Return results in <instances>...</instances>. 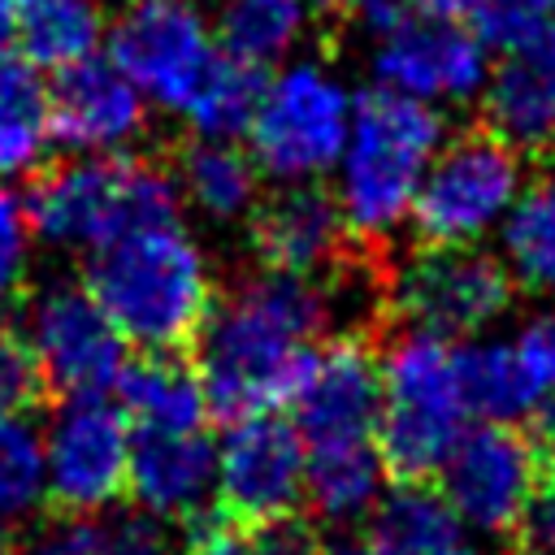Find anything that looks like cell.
I'll use <instances>...</instances> for the list:
<instances>
[{
    "instance_id": "1",
    "label": "cell",
    "mask_w": 555,
    "mask_h": 555,
    "mask_svg": "<svg viewBox=\"0 0 555 555\" xmlns=\"http://www.w3.org/2000/svg\"><path fill=\"white\" fill-rule=\"evenodd\" d=\"M334 325L330 278L260 269L212 299L195 338V373L208 412L238 421L291 408L317 369V334Z\"/></svg>"
},
{
    "instance_id": "2",
    "label": "cell",
    "mask_w": 555,
    "mask_h": 555,
    "mask_svg": "<svg viewBox=\"0 0 555 555\" xmlns=\"http://www.w3.org/2000/svg\"><path fill=\"white\" fill-rule=\"evenodd\" d=\"M100 308L126 343L143 351L195 347L212 312V278L191 234L173 225H143L91 251L87 278Z\"/></svg>"
},
{
    "instance_id": "3",
    "label": "cell",
    "mask_w": 555,
    "mask_h": 555,
    "mask_svg": "<svg viewBox=\"0 0 555 555\" xmlns=\"http://www.w3.org/2000/svg\"><path fill=\"white\" fill-rule=\"evenodd\" d=\"M22 208L43 243L95 251L143 225H173L182 182L160 156L52 160L30 173Z\"/></svg>"
},
{
    "instance_id": "4",
    "label": "cell",
    "mask_w": 555,
    "mask_h": 555,
    "mask_svg": "<svg viewBox=\"0 0 555 555\" xmlns=\"http://www.w3.org/2000/svg\"><path fill=\"white\" fill-rule=\"evenodd\" d=\"M447 121L434 104L390 87H369L351 104V134L338 160V204L356 238L382 243L416 199L438 156Z\"/></svg>"
},
{
    "instance_id": "5",
    "label": "cell",
    "mask_w": 555,
    "mask_h": 555,
    "mask_svg": "<svg viewBox=\"0 0 555 555\" xmlns=\"http://www.w3.org/2000/svg\"><path fill=\"white\" fill-rule=\"evenodd\" d=\"M516 195L520 152L477 126L438 147L416 186L408 221L421 247H468L507 217Z\"/></svg>"
},
{
    "instance_id": "6",
    "label": "cell",
    "mask_w": 555,
    "mask_h": 555,
    "mask_svg": "<svg viewBox=\"0 0 555 555\" xmlns=\"http://www.w3.org/2000/svg\"><path fill=\"white\" fill-rule=\"evenodd\" d=\"M351 95L317 61H299L269 78L264 100L247 126L260 173L278 182H312L343 160L351 134Z\"/></svg>"
},
{
    "instance_id": "7",
    "label": "cell",
    "mask_w": 555,
    "mask_h": 555,
    "mask_svg": "<svg viewBox=\"0 0 555 555\" xmlns=\"http://www.w3.org/2000/svg\"><path fill=\"white\" fill-rule=\"evenodd\" d=\"M512 273L499 256L468 247H416L408 264L390 273V308L416 330L442 338H468L494 325L512 308Z\"/></svg>"
},
{
    "instance_id": "8",
    "label": "cell",
    "mask_w": 555,
    "mask_h": 555,
    "mask_svg": "<svg viewBox=\"0 0 555 555\" xmlns=\"http://www.w3.org/2000/svg\"><path fill=\"white\" fill-rule=\"evenodd\" d=\"M130 416L104 395H69L48 425V507L56 516H95L126 499Z\"/></svg>"
},
{
    "instance_id": "9",
    "label": "cell",
    "mask_w": 555,
    "mask_h": 555,
    "mask_svg": "<svg viewBox=\"0 0 555 555\" xmlns=\"http://www.w3.org/2000/svg\"><path fill=\"white\" fill-rule=\"evenodd\" d=\"M546 460L529 429L507 421H477L460 434L442 477V494L477 533L512 538L529 499L546 477Z\"/></svg>"
},
{
    "instance_id": "10",
    "label": "cell",
    "mask_w": 555,
    "mask_h": 555,
    "mask_svg": "<svg viewBox=\"0 0 555 555\" xmlns=\"http://www.w3.org/2000/svg\"><path fill=\"white\" fill-rule=\"evenodd\" d=\"M217 48L195 0H117L113 61L165 108H186Z\"/></svg>"
},
{
    "instance_id": "11",
    "label": "cell",
    "mask_w": 555,
    "mask_h": 555,
    "mask_svg": "<svg viewBox=\"0 0 555 555\" xmlns=\"http://www.w3.org/2000/svg\"><path fill=\"white\" fill-rule=\"evenodd\" d=\"M30 347L52 395H104L126 369V338L87 282H52L26 312Z\"/></svg>"
},
{
    "instance_id": "12",
    "label": "cell",
    "mask_w": 555,
    "mask_h": 555,
    "mask_svg": "<svg viewBox=\"0 0 555 555\" xmlns=\"http://www.w3.org/2000/svg\"><path fill=\"white\" fill-rule=\"evenodd\" d=\"M373 74L382 87L403 91L412 100L460 104V100H473L490 78L486 39L464 22L412 13L377 35Z\"/></svg>"
},
{
    "instance_id": "13",
    "label": "cell",
    "mask_w": 555,
    "mask_h": 555,
    "mask_svg": "<svg viewBox=\"0 0 555 555\" xmlns=\"http://www.w3.org/2000/svg\"><path fill=\"white\" fill-rule=\"evenodd\" d=\"M308 442L295 421L278 412H251L230 421L217 447V503L234 516L264 520L304 503Z\"/></svg>"
},
{
    "instance_id": "14",
    "label": "cell",
    "mask_w": 555,
    "mask_h": 555,
    "mask_svg": "<svg viewBox=\"0 0 555 555\" xmlns=\"http://www.w3.org/2000/svg\"><path fill=\"white\" fill-rule=\"evenodd\" d=\"M382 356L364 334H334L317 351V369L291 403L308 447L373 442L382 421Z\"/></svg>"
},
{
    "instance_id": "15",
    "label": "cell",
    "mask_w": 555,
    "mask_h": 555,
    "mask_svg": "<svg viewBox=\"0 0 555 555\" xmlns=\"http://www.w3.org/2000/svg\"><path fill=\"white\" fill-rule=\"evenodd\" d=\"M360 247H369V243L351 234L338 195H330L312 182H291L286 191H278L251 208V251H256L260 269L330 278Z\"/></svg>"
},
{
    "instance_id": "16",
    "label": "cell",
    "mask_w": 555,
    "mask_h": 555,
    "mask_svg": "<svg viewBox=\"0 0 555 555\" xmlns=\"http://www.w3.org/2000/svg\"><path fill=\"white\" fill-rule=\"evenodd\" d=\"M481 126L533 160H555V26L507 48L481 87Z\"/></svg>"
},
{
    "instance_id": "17",
    "label": "cell",
    "mask_w": 555,
    "mask_h": 555,
    "mask_svg": "<svg viewBox=\"0 0 555 555\" xmlns=\"http://www.w3.org/2000/svg\"><path fill=\"white\" fill-rule=\"evenodd\" d=\"M48 113L52 134L65 147H121L143 130V95L126 78L117 61L82 56L74 65L56 69V82L48 87Z\"/></svg>"
},
{
    "instance_id": "18",
    "label": "cell",
    "mask_w": 555,
    "mask_h": 555,
    "mask_svg": "<svg viewBox=\"0 0 555 555\" xmlns=\"http://www.w3.org/2000/svg\"><path fill=\"white\" fill-rule=\"evenodd\" d=\"M217 490V447L204 429H134L126 499L152 516H199Z\"/></svg>"
},
{
    "instance_id": "19",
    "label": "cell",
    "mask_w": 555,
    "mask_h": 555,
    "mask_svg": "<svg viewBox=\"0 0 555 555\" xmlns=\"http://www.w3.org/2000/svg\"><path fill=\"white\" fill-rule=\"evenodd\" d=\"M455 369H460L464 412L477 421L520 425L546 399L516 338L512 343H455Z\"/></svg>"
},
{
    "instance_id": "20",
    "label": "cell",
    "mask_w": 555,
    "mask_h": 555,
    "mask_svg": "<svg viewBox=\"0 0 555 555\" xmlns=\"http://www.w3.org/2000/svg\"><path fill=\"white\" fill-rule=\"evenodd\" d=\"M117 403L134 429H204L212 416L195 364H186L178 351H147L143 360H126L117 377Z\"/></svg>"
},
{
    "instance_id": "21",
    "label": "cell",
    "mask_w": 555,
    "mask_h": 555,
    "mask_svg": "<svg viewBox=\"0 0 555 555\" xmlns=\"http://www.w3.org/2000/svg\"><path fill=\"white\" fill-rule=\"evenodd\" d=\"M173 173L182 195L208 217H243L260 204V165L234 139H195L178 147Z\"/></svg>"
},
{
    "instance_id": "22",
    "label": "cell",
    "mask_w": 555,
    "mask_h": 555,
    "mask_svg": "<svg viewBox=\"0 0 555 555\" xmlns=\"http://www.w3.org/2000/svg\"><path fill=\"white\" fill-rule=\"evenodd\" d=\"M460 516L429 481H395L369 512V542L382 555H429L455 542Z\"/></svg>"
},
{
    "instance_id": "23",
    "label": "cell",
    "mask_w": 555,
    "mask_h": 555,
    "mask_svg": "<svg viewBox=\"0 0 555 555\" xmlns=\"http://www.w3.org/2000/svg\"><path fill=\"white\" fill-rule=\"evenodd\" d=\"M382 455L373 442L347 447H308V477L304 499L321 520H360L373 512L382 494Z\"/></svg>"
},
{
    "instance_id": "24",
    "label": "cell",
    "mask_w": 555,
    "mask_h": 555,
    "mask_svg": "<svg viewBox=\"0 0 555 555\" xmlns=\"http://www.w3.org/2000/svg\"><path fill=\"white\" fill-rule=\"evenodd\" d=\"M321 551L325 546L312 520H304L299 512L247 520L217 503L212 512L191 516L186 529V555H321Z\"/></svg>"
},
{
    "instance_id": "25",
    "label": "cell",
    "mask_w": 555,
    "mask_h": 555,
    "mask_svg": "<svg viewBox=\"0 0 555 555\" xmlns=\"http://www.w3.org/2000/svg\"><path fill=\"white\" fill-rule=\"evenodd\" d=\"M264 87H269L264 65H251L221 48L212 56V65L204 69L199 87L191 91L182 117L191 121V130L199 139H238V134H247V126L264 100Z\"/></svg>"
},
{
    "instance_id": "26",
    "label": "cell",
    "mask_w": 555,
    "mask_h": 555,
    "mask_svg": "<svg viewBox=\"0 0 555 555\" xmlns=\"http://www.w3.org/2000/svg\"><path fill=\"white\" fill-rule=\"evenodd\" d=\"M503 264L525 291H555V173L516 195L503 217Z\"/></svg>"
},
{
    "instance_id": "27",
    "label": "cell",
    "mask_w": 555,
    "mask_h": 555,
    "mask_svg": "<svg viewBox=\"0 0 555 555\" xmlns=\"http://www.w3.org/2000/svg\"><path fill=\"white\" fill-rule=\"evenodd\" d=\"M100 0H17V39L30 65H74L91 56L100 39Z\"/></svg>"
},
{
    "instance_id": "28",
    "label": "cell",
    "mask_w": 555,
    "mask_h": 555,
    "mask_svg": "<svg viewBox=\"0 0 555 555\" xmlns=\"http://www.w3.org/2000/svg\"><path fill=\"white\" fill-rule=\"evenodd\" d=\"M52 134L48 87L30 61L0 56V173L30 169Z\"/></svg>"
},
{
    "instance_id": "29",
    "label": "cell",
    "mask_w": 555,
    "mask_h": 555,
    "mask_svg": "<svg viewBox=\"0 0 555 555\" xmlns=\"http://www.w3.org/2000/svg\"><path fill=\"white\" fill-rule=\"evenodd\" d=\"M308 22V0H225L217 17L221 48L251 65H269L295 48Z\"/></svg>"
},
{
    "instance_id": "30",
    "label": "cell",
    "mask_w": 555,
    "mask_h": 555,
    "mask_svg": "<svg viewBox=\"0 0 555 555\" xmlns=\"http://www.w3.org/2000/svg\"><path fill=\"white\" fill-rule=\"evenodd\" d=\"M48 499L43 438L26 416H0V516H26Z\"/></svg>"
},
{
    "instance_id": "31",
    "label": "cell",
    "mask_w": 555,
    "mask_h": 555,
    "mask_svg": "<svg viewBox=\"0 0 555 555\" xmlns=\"http://www.w3.org/2000/svg\"><path fill=\"white\" fill-rule=\"evenodd\" d=\"M48 399H52V382H48L30 338L0 325V416L39 412Z\"/></svg>"
},
{
    "instance_id": "32",
    "label": "cell",
    "mask_w": 555,
    "mask_h": 555,
    "mask_svg": "<svg viewBox=\"0 0 555 555\" xmlns=\"http://www.w3.org/2000/svg\"><path fill=\"white\" fill-rule=\"evenodd\" d=\"M473 22L486 48L507 52L555 26V0H481Z\"/></svg>"
},
{
    "instance_id": "33",
    "label": "cell",
    "mask_w": 555,
    "mask_h": 555,
    "mask_svg": "<svg viewBox=\"0 0 555 555\" xmlns=\"http://www.w3.org/2000/svg\"><path fill=\"white\" fill-rule=\"evenodd\" d=\"M26 555H126L117 520H91V516H56L30 538Z\"/></svg>"
},
{
    "instance_id": "34",
    "label": "cell",
    "mask_w": 555,
    "mask_h": 555,
    "mask_svg": "<svg viewBox=\"0 0 555 555\" xmlns=\"http://www.w3.org/2000/svg\"><path fill=\"white\" fill-rule=\"evenodd\" d=\"M26 234H30V221L22 199L0 191V304H17L26 295V269H30Z\"/></svg>"
},
{
    "instance_id": "35",
    "label": "cell",
    "mask_w": 555,
    "mask_h": 555,
    "mask_svg": "<svg viewBox=\"0 0 555 555\" xmlns=\"http://www.w3.org/2000/svg\"><path fill=\"white\" fill-rule=\"evenodd\" d=\"M512 546L520 555H555V468L542 477L538 494L529 499V507L512 533Z\"/></svg>"
},
{
    "instance_id": "36",
    "label": "cell",
    "mask_w": 555,
    "mask_h": 555,
    "mask_svg": "<svg viewBox=\"0 0 555 555\" xmlns=\"http://www.w3.org/2000/svg\"><path fill=\"white\" fill-rule=\"evenodd\" d=\"M516 343H520L525 360L533 364V373H538V382H542V390H546V399H551V395H555V312L529 321Z\"/></svg>"
},
{
    "instance_id": "37",
    "label": "cell",
    "mask_w": 555,
    "mask_h": 555,
    "mask_svg": "<svg viewBox=\"0 0 555 555\" xmlns=\"http://www.w3.org/2000/svg\"><path fill=\"white\" fill-rule=\"evenodd\" d=\"M356 13H360V22H364L369 30L382 35V30H390L395 22H403V17L421 13V9H416V0H360Z\"/></svg>"
},
{
    "instance_id": "38",
    "label": "cell",
    "mask_w": 555,
    "mask_h": 555,
    "mask_svg": "<svg viewBox=\"0 0 555 555\" xmlns=\"http://www.w3.org/2000/svg\"><path fill=\"white\" fill-rule=\"evenodd\" d=\"M529 434H533V442H538L546 468H555V395L542 399V408L529 416Z\"/></svg>"
},
{
    "instance_id": "39",
    "label": "cell",
    "mask_w": 555,
    "mask_h": 555,
    "mask_svg": "<svg viewBox=\"0 0 555 555\" xmlns=\"http://www.w3.org/2000/svg\"><path fill=\"white\" fill-rule=\"evenodd\" d=\"M421 13H434V17H451V22H468L477 17L481 0H416Z\"/></svg>"
},
{
    "instance_id": "40",
    "label": "cell",
    "mask_w": 555,
    "mask_h": 555,
    "mask_svg": "<svg viewBox=\"0 0 555 555\" xmlns=\"http://www.w3.org/2000/svg\"><path fill=\"white\" fill-rule=\"evenodd\" d=\"M17 43V0H0V56Z\"/></svg>"
},
{
    "instance_id": "41",
    "label": "cell",
    "mask_w": 555,
    "mask_h": 555,
    "mask_svg": "<svg viewBox=\"0 0 555 555\" xmlns=\"http://www.w3.org/2000/svg\"><path fill=\"white\" fill-rule=\"evenodd\" d=\"M321 555H382V551H377L369 538H364V542H360V538H347V542H334V546H325Z\"/></svg>"
},
{
    "instance_id": "42",
    "label": "cell",
    "mask_w": 555,
    "mask_h": 555,
    "mask_svg": "<svg viewBox=\"0 0 555 555\" xmlns=\"http://www.w3.org/2000/svg\"><path fill=\"white\" fill-rule=\"evenodd\" d=\"M317 13H356L360 0H308Z\"/></svg>"
},
{
    "instance_id": "43",
    "label": "cell",
    "mask_w": 555,
    "mask_h": 555,
    "mask_svg": "<svg viewBox=\"0 0 555 555\" xmlns=\"http://www.w3.org/2000/svg\"><path fill=\"white\" fill-rule=\"evenodd\" d=\"M429 555H490V551H481V546H468V542H447V546H438V551H429Z\"/></svg>"
},
{
    "instance_id": "44",
    "label": "cell",
    "mask_w": 555,
    "mask_h": 555,
    "mask_svg": "<svg viewBox=\"0 0 555 555\" xmlns=\"http://www.w3.org/2000/svg\"><path fill=\"white\" fill-rule=\"evenodd\" d=\"M0 551H9V538H4V529H0Z\"/></svg>"
},
{
    "instance_id": "45",
    "label": "cell",
    "mask_w": 555,
    "mask_h": 555,
    "mask_svg": "<svg viewBox=\"0 0 555 555\" xmlns=\"http://www.w3.org/2000/svg\"><path fill=\"white\" fill-rule=\"evenodd\" d=\"M0 555H9V551H0Z\"/></svg>"
},
{
    "instance_id": "46",
    "label": "cell",
    "mask_w": 555,
    "mask_h": 555,
    "mask_svg": "<svg viewBox=\"0 0 555 555\" xmlns=\"http://www.w3.org/2000/svg\"><path fill=\"white\" fill-rule=\"evenodd\" d=\"M169 555H173V551H169ZM182 555H186V551H182Z\"/></svg>"
}]
</instances>
